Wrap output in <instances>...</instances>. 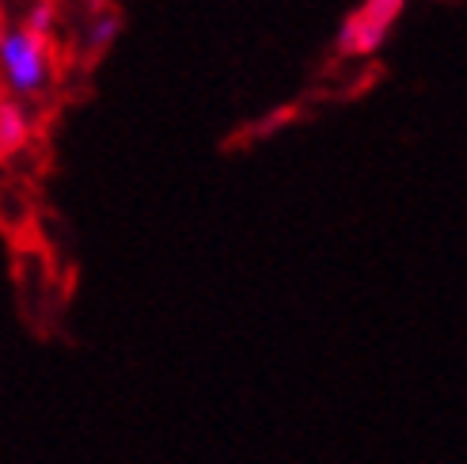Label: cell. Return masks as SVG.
<instances>
[{"mask_svg":"<svg viewBox=\"0 0 467 464\" xmlns=\"http://www.w3.org/2000/svg\"><path fill=\"white\" fill-rule=\"evenodd\" d=\"M54 77V46L23 27H12L0 38V84L12 100H35L50 88Z\"/></svg>","mask_w":467,"mask_h":464,"instance_id":"cell-1","label":"cell"},{"mask_svg":"<svg viewBox=\"0 0 467 464\" xmlns=\"http://www.w3.org/2000/svg\"><path fill=\"white\" fill-rule=\"evenodd\" d=\"M407 0H361V5L342 19L335 50L342 58H372L384 46L388 31L400 23Z\"/></svg>","mask_w":467,"mask_h":464,"instance_id":"cell-2","label":"cell"},{"mask_svg":"<svg viewBox=\"0 0 467 464\" xmlns=\"http://www.w3.org/2000/svg\"><path fill=\"white\" fill-rule=\"evenodd\" d=\"M31 145V114L19 100L0 96V156H16Z\"/></svg>","mask_w":467,"mask_h":464,"instance_id":"cell-3","label":"cell"},{"mask_svg":"<svg viewBox=\"0 0 467 464\" xmlns=\"http://www.w3.org/2000/svg\"><path fill=\"white\" fill-rule=\"evenodd\" d=\"M119 27H122V23H119V16H114V12H103V16H96V19L88 23V31H84L88 61H96V58L107 50V46L119 38Z\"/></svg>","mask_w":467,"mask_h":464,"instance_id":"cell-4","label":"cell"},{"mask_svg":"<svg viewBox=\"0 0 467 464\" xmlns=\"http://www.w3.org/2000/svg\"><path fill=\"white\" fill-rule=\"evenodd\" d=\"M19 27L38 35V38H54V31H57V8L50 5V0H35V5L27 8V16H23Z\"/></svg>","mask_w":467,"mask_h":464,"instance_id":"cell-5","label":"cell"},{"mask_svg":"<svg viewBox=\"0 0 467 464\" xmlns=\"http://www.w3.org/2000/svg\"><path fill=\"white\" fill-rule=\"evenodd\" d=\"M0 38H5V12H0Z\"/></svg>","mask_w":467,"mask_h":464,"instance_id":"cell-6","label":"cell"},{"mask_svg":"<svg viewBox=\"0 0 467 464\" xmlns=\"http://www.w3.org/2000/svg\"><path fill=\"white\" fill-rule=\"evenodd\" d=\"M0 164H5V156H0Z\"/></svg>","mask_w":467,"mask_h":464,"instance_id":"cell-7","label":"cell"}]
</instances>
